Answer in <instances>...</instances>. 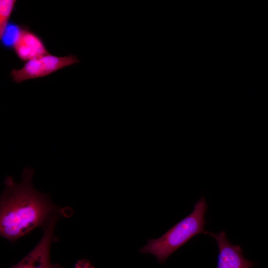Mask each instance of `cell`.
Segmentation results:
<instances>
[{"label":"cell","mask_w":268,"mask_h":268,"mask_svg":"<svg viewBox=\"0 0 268 268\" xmlns=\"http://www.w3.org/2000/svg\"><path fill=\"white\" fill-rule=\"evenodd\" d=\"M32 171L26 169L20 183L7 177L5 188L0 198V233L9 241H14L35 228L45 226L54 215L55 207L45 195L32 185Z\"/></svg>","instance_id":"1"},{"label":"cell","mask_w":268,"mask_h":268,"mask_svg":"<svg viewBox=\"0 0 268 268\" xmlns=\"http://www.w3.org/2000/svg\"><path fill=\"white\" fill-rule=\"evenodd\" d=\"M207 203L203 197L194 205L193 211L177 223L161 237L151 239L140 252L155 256L160 263H164L175 251L195 236L207 234L204 226Z\"/></svg>","instance_id":"2"},{"label":"cell","mask_w":268,"mask_h":268,"mask_svg":"<svg viewBox=\"0 0 268 268\" xmlns=\"http://www.w3.org/2000/svg\"><path fill=\"white\" fill-rule=\"evenodd\" d=\"M76 56L59 57L51 54L25 62L23 67L13 68L10 75L18 83L22 81L48 75L66 67L79 63Z\"/></svg>","instance_id":"3"},{"label":"cell","mask_w":268,"mask_h":268,"mask_svg":"<svg viewBox=\"0 0 268 268\" xmlns=\"http://www.w3.org/2000/svg\"><path fill=\"white\" fill-rule=\"evenodd\" d=\"M57 220V215H53L45 226L43 235L37 245L19 262L9 268H64L53 264L50 260V248Z\"/></svg>","instance_id":"4"},{"label":"cell","mask_w":268,"mask_h":268,"mask_svg":"<svg viewBox=\"0 0 268 268\" xmlns=\"http://www.w3.org/2000/svg\"><path fill=\"white\" fill-rule=\"evenodd\" d=\"M207 234L216 240L219 249L216 268H252L255 266V262L244 257L240 245L231 243L224 231L217 234L208 231Z\"/></svg>","instance_id":"5"},{"label":"cell","mask_w":268,"mask_h":268,"mask_svg":"<svg viewBox=\"0 0 268 268\" xmlns=\"http://www.w3.org/2000/svg\"><path fill=\"white\" fill-rule=\"evenodd\" d=\"M13 52L22 62H28L50 54L42 38L24 25Z\"/></svg>","instance_id":"6"},{"label":"cell","mask_w":268,"mask_h":268,"mask_svg":"<svg viewBox=\"0 0 268 268\" xmlns=\"http://www.w3.org/2000/svg\"><path fill=\"white\" fill-rule=\"evenodd\" d=\"M24 24L10 21L2 35L0 37V45L8 50H12L17 42Z\"/></svg>","instance_id":"7"},{"label":"cell","mask_w":268,"mask_h":268,"mask_svg":"<svg viewBox=\"0 0 268 268\" xmlns=\"http://www.w3.org/2000/svg\"><path fill=\"white\" fill-rule=\"evenodd\" d=\"M16 0H0V37L2 35L14 11Z\"/></svg>","instance_id":"8"},{"label":"cell","mask_w":268,"mask_h":268,"mask_svg":"<svg viewBox=\"0 0 268 268\" xmlns=\"http://www.w3.org/2000/svg\"><path fill=\"white\" fill-rule=\"evenodd\" d=\"M74 268H94L91 263L86 260L82 259L77 261L74 265Z\"/></svg>","instance_id":"9"}]
</instances>
